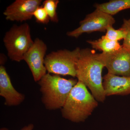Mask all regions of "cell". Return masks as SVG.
Here are the masks:
<instances>
[{"mask_svg":"<svg viewBox=\"0 0 130 130\" xmlns=\"http://www.w3.org/2000/svg\"><path fill=\"white\" fill-rule=\"evenodd\" d=\"M104 65L94 50L81 49L76 65L78 81L88 87L97 101L103 102L106 99L103 85L102 73Z\"/></svg>","mask_w":130,"mask_h":130,"instance_id":"cell-1","label":"cell"},{"mask_svg":"<svg viewBox=\"0 0 130 130\" xmlns=\"http://www.w3.org/2000/svg\"><path fill=\"white\" fill-rule=\"evenodd\" d=\"M98 103L86 86L78 81L61 109L63 118L72 122H83L90 116Z\"/></svg>","mask_w":130,"mask_h":130,"instance_id":"cell-2","label":"cell"},{"mask_svg":"<svg viewBox=\"0 0 130 130\" xmlns=\"http://www.w3.org/2000/svg\"><path fill=\"white\" fill-rule=\"evenodd\" d=\"M78 80L66 79L57 74L46 73L38 81L42 101L46 109H61Z\"/></svg>","mask_w":130,"mask_h":130,"instance_id":"cell-3","label":"cell"},{"mask_svg":"<svg viewBox=\"0 0 130 130\" xmlns=\"http://www.w3.org/2000/svg\"><path fill=\"white\" fill-rule=\"evenodd\" d=\"M3 42L11 60L18 62L23 60L25 55L34 43L29 25L25 23L13 26L5 34Z\"/></svg>","mask_w":130,"mask_h":130,"instance_id":"cell-4","label":"cell"},{"mask_svg":"<svg viewBox=\"0 0 130 130\" xmlns=\"http://www.w3.org/2000/svg\"><path fill=\"white\" fill-rule=\"evenodd\" d=\"M81 49L53 51L46 56L44 65L48 73L76 77V65Z\"/></svg>","mask_w":130,"mask_h":130,"instance_id":"cell-5","label":"cell"},{"mask_svg":"<svg viewBox=\"0 0 130 130\" xmlns=\"http://www.w3.org/2000/svg\"><path fill=\"white\" fill-rule=\"evenodd\" d=\"M115 22V19L111 15L96 9L80 21L79 27L68 32L67 35L70 37L77 38L84 33L105 32L108 26H112Z\"/></svg>","mask_w":130,"mask_h":130,"instance_id":"cell-6","label":"cell"},{"mask_svg":"<svg viewBox=\"0 0 130 130\" xmlns=\"http://www.w3.org/2000/svg\"><path fill=\"white\" fill-rule=\"evenodd\" d=\"M100 60L108 73L122 76L130 77V50L122 47L111 53L98 54Z\"/></svg>","mask_w":130,"mask_h":130,"instance_id":"cell-7","label":"cell"},{"mask_svg":"<svg viewBox=\"0 0 130 130\" xmlns=\"http://www.w3.org/2000/svg\"><path fill=\"white\" fill-rule=\"evenodd\" d=\"M47 49L45 43L41 39L37 38L24 56L23 60L28 65L36 82H38L46 74L44 60Z\"/></svg>","mask_w":130,"mask_h":130,"instance_id":"cell-8","label":"cell"},{"mask_svg":"<svg viewBox=\"0 0 130 130\" xmlns=\"http://www.w3.org/2000/svg\"><path fill=\"white\" fill-rule=\"evenodd\" d=\"M41 0H16L3 12L6 19L22 22L31 19L36 9L41 6Z\"/></svg>","mask_w":130,"mask_h":130,"instance_id":"cell-9","label":"cell"},{"mask_svg":"<svg viewBox=\"0 0 130 130\" xmlns=\"http://www.w3.org/2000/svg\"><path fill=\"white\" fill-rule=\"evenodd\" d=\"M0 95L5 99V105L8 106H18L25 99L24 95L19 92L13 87L3 65L0 66Z\"/></svg>","mask_w":130,"mask_h":130,"instance_id":"cell-10","label":"cell"},{"mask_svg":"<svg viewBox=\"0 0 130 130\" xmlns=\"http://www.w3.org/2000/svg\"><path fill=\"white\" fill-rule=\"evenodd\" d=\"M103 79L106 96L130 94V77L119 76L108 73Z\"/></svg>","mask_w":130,"mask_h":130,"instance_id":"cell-11","label":"cell"},{"mask_svg":"<svg viewBox=\"0 0 130 130\" xmlns=\"http://www.w3.org/2000/svg\"><path fill=\"white\" fill-rule=\"evenodd\" d=\"M96 9L110 15H115L119 12L130 8V0H113L108 2L95 5Z\"/></svg>","mask_w":130,"mask_h":130,"instance_id":"cell-12","label":"cell"},{"mask_svg":"<svg viewBox=\"0 0 130 130\" xmlns=\"http://www.w3.org/2000/svg\"><path fill=\"white\" fill-rule=\"evenodd\" d=\"M93 48L102 51L103 53H111L120 49L122 47L118 41H112L105 36L95 41H87Z\"/></svg>","mask_w":130,"mask_h":130,"instance_id":"cell-13","label":"cell"},{"mask_svg":"<svg viewBox=\"0 0 130 130\" xmlns=\"http://www.w3.org/2000/svg\"><path fill=\"white\" fill-rule=\"evenodd\" d=\"M59 3L58 0H46L42 3V6L46 11L50 20L54 23L59 21L56 10Z\"/></svg>","mask_w":130,"mask_h":130,"instance_id":"cell-14","label":"cell"},{"mask_svg":"<svg viewBox=\"0 0 130 130\" xmlns=\"http://www.w3.org/2000/svg\"><path fill=\"white\" fill-rule=\"evenodd\" d=\"M105 36L109 40L118 41L119 40L125 39L126 32L121 28L116 30L114 29L112 26H109L107 28L106 33Z\"/></svg>","mask_w":130,"mask_h":130,"instance_id":"cell-15","label":"cell"},{"mask_svg":"<svg viewBox=\"0 0 130 130\" xmlns=\"http://www.w3.org/2000/svg\"><path fill=\"white\" fill-rule=\"evenodd\" d=\"M33 16L37 22L39 23L47 24L50 20L46 11L42 6H40L36 9Z\"/></svg>","mask_w":130,"mask_h":130,"instance_id":"cell-16","label":"cell"},{"mask_svg":"<svg viewBox=\"0 0 130 130\" xmlns=\"http://www.w3.org/2000/svg\"><path fill=\"white\" fill-rule=\"evenodd\" d=\"M121 28L125 31L126 32L125 37L122 46L130 50V19H124Z\"/></svg>","mask_w":130,"mask_h":130,"instance_id":"cell-17","label":"cell"},{"mask_svg":"<svg viewBox=\"0 0 130 130\" xmlns=\"http://www.w3.org/2000/svg\"><path fill=\"white\" fill-rule=\"evenodd\" d=\"M34 128V125L32 124H30L28 125L24 126L21 130H33Z\"/></svg>","mask_w":130,"mask_h":130,"instance_id":"cell-18","label":"cell"},{"mask_svg":"<svg viewBox=\"0 0 130 130\" xmlns=\"http://www.w3.org/2000/svg\"><path fill=\"white\" fill-rule=\"evenodd\" d=\"M0 130H9L8 129L6 128H2L0 129Z\"/></svg>","mask_w":130,"mask_h":130,"instance_id":"cell-19","label":"cell"}]
</instances>
